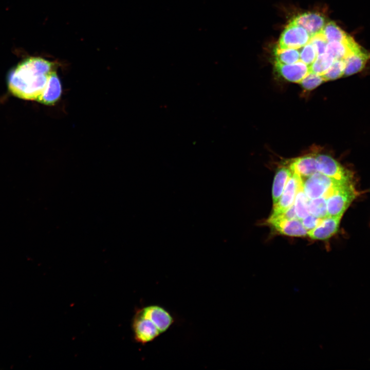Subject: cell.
<instances>
[{
	"mask_svg": "<svg viewBox=\"0 0 370 370\" xmlns=\"http://www.w3.org/2000/svg\"><path fill=\"white\" fill-rule=\"evenodd\" d=\"M55 66L53 63L39 57L25 59L9 73L10 91L21 99L38 101Z\"/></svg>",
	"mask_w": 370,
	"mask_h": 370,
	"instance_id": "1",
	"label": "cell"
},
{
	"mask_svg": "<svg viewBox=\"0 0 370 370\" xmlns=\"http://www.w3.org/2000/svg\"><path fill=\"white\" fill-rule=\"evenodd\" d=\"M309 214L319 218L328 216L326 199L323 197L310 199L308 202Z\"/></svg>",
	"mask_w": 370,
	"mask_h": 370,
	"instance_id": "21",
	"label": "cell"
},
{
	"mask_svg": "<svg viewBox=\"0 0 370 370\" xmlns=\"http://www.w3.org/2000/svg\"><path fill=\"white\" fill-rule=\"evenodd\" d=\"M174 321L172 314L159 305L144 307L136 311L133 320L134 338L142 344L152 341L165 332Z\"/></svg>",
	"mask_w": 370,
	"mask_h": 370,
	"instance_id": "2",
	"label": "cell"
},
{
	"mask_svg": "<svg viewBox=\"0 0 370 370\" xmlns=\"http://www.w3.org/2000/svg\"><path fill=\"white\" fill-rule=\"evenodd\" d=\"M334 60L326 52L318 55L316 60L309 66L310 72L323 75L329 68Z\"/></svg>",
	"mask_w": 370,
	"mask_h": 370,
	"instance_id": "20",
	"label": "cell"
},
{
	"mask_svg": "<svg viewBox=\"0 0 370 370\" xmlns=\"http://www.w3.org/2000/svg\"><path fill=\"white\" fill-rule=\"evenodd\" d=\"M324 81L322 75L310 72L299 83L304 89L310 90L316 88Z\"/></svg>",
	"mask_w": 370,
	"mask_h": 370,
	"instance_id": "24",
	"label": "cell"
},
{
	"mask_svg": "<svg viewBox=\"0 0 370 370\" xmlns=\"http://www.w3.org/2000/svg\"><path fill=\"white\" fill-rule=\"evenodd\" d=\"M292 173L288 167L283 166L278 170L274 176L272 195L273 205L279 201Z\"/></svg>",
	"mask_w": 370,
	"mask_h": 370,
	"instance_id": "16",
	"label": "cell"
},
{
	"mask_svg": "<svg viewBox=\"0 0 370 370\" xmlns=\"http://www.w3.org/2000/svg\"><path fill=\"white\" fill-rule=\"evenodd\" d=\"M301 180L303 191L309 199L321 197L326 199L337 189L348 184L337 181L318 172Z\"/></svg>",
	"mask_w": 370,
	"mask_h": 370,
	"instance_id": "3",
	"label": "cell"
},
{
	"mask_svg": "<svg viewBox=\"0 0 370 370\" xmlns=\"http://www.w3.org/2000/svg\"><path fill=\"white\" fill-rule=\"evenodd\" d=\"M62 91L61 81L54 70L49 75L45 87L38 101L46 105H53L60 99Z\"/></svg>",
	"mask_w": 370,
	"mask_h": 370,
	"instance_id": "12",
	"label": "cell"
},
{
	"mask_svg": "<svg viewBox=\"0 0 370 370\" xmlns=\"http://www.w3.org/2000/svg\"><path fill=\"white\" fill-rule=\"evenodd\" d=\"M298 49L279 48L274 50L275 62L284 64L294 63L300 60V52Z\"/></svg>",
	"mask_w": 370,
	"mask_h": 370,
	"instance_id": "19",
	"label": "cell"
},
{
	"mask_svg": "<svg viewBox=\"0 0 370 370\" xmlns=\"http://www.w3.org/2000/svg\"><path fill=\"white\" fill-rule=\"evenodd\" d=\"M311 38L306 29L290 21L281 34L276 47L300 49L308 43Z\"/></svg>",
	"mask_w": 370,
	"mask_h": 370,
	"instance_id": "6",
	"label": "cell"
},
{
	"mask_svg": "<svg viewBox=\"0 0 370 370\" xmlns=\"http://www.w3.org/2000/svg\"><path fill=\"white\" fill-rule=\"evenodd\" d=\"M300 180L299 176L294 173L292 174L279 201L273 205L269 217H274L283 213L294 203Z\"/></svg>",
	"mask_w": 370,
	"mask_h": 370,
	"instance_id": "7",
	"label": "cell"
},
{
	"mask_svg": "<svg viewBox=\"0 0 370 370\" xmlns=\"http://www.w3.org/2000/svg\"><path fill=\"white\" fill-rule=\"evenodd\" d=\"M309 43L314 47L317 50L318 55L326 52L328 42L325 38L322 32L312 36L310 39Z\"/></svg>",
	"mask_w": 370,
	"mask_h": 370,
	"instance_id": "25",
	"label": "cell"
},
{
	"mask_svg": "<svg viewBox=\"0 0 370 370\" xmlns=\"http://www.w3.org/2000/svg\"><path fill=\"white\" fill-rule=\"evenodd\" d=\"M359 45L353 38L346 42H330L326 52L335 60H345Z\"/></svg>",
	"mask_w": 370,
	"mask_h": 370,
	"instance_id": "15",
	"label": "cell"
},
{
	"mask_svg": "<svg viewBox=\"0 0 370 370\" xmlns=\"http://www.w3.org/2000/svg\"><path fill=\"white\" fill-rule=\"evenodd\" d=\"M315 157L318 172L340 182L353 183V173L344 168L331 156L319 154Z\"/></svg>",
	"mask_w": 370,
	"mask_h": 370,
	"instance_id": "5",
	"label": "cell"
},
{
	"mask_svg": "<svg viewBox=\"0 0 370 370\" xmlns=\"http://www.w3.org/2000/svg\"><path fill=\"white\" fill-rule=\"evenodd\" d=\"M274 217L287 219L298 218L297 216L294 204H293L291 206H290L289 208H288L283 213L279 214V215H278L275 217H272V218H274ZM269 218H270V217H269Z\"/></svg>",
	"mask_w": 370,
	"mask_h": 370,
	"instance_id": "27",
	"label": "cell"
},
{
	"mask_svg": "<svg viewBox=\"0 0 370 370\" xmlns=\"http://www.w3.org/2000/svg\"><path fill=\"white\" fill-rule=\"evenodd\" d=\"M300 48V60L310 66L318 56L316 49L309 42Z\"/></svg>",
	"mask_w": 370,
	"mask_h": 370,
	"instance_id": "23",
	"label": "cell"
},
{
	"mask_svg": "<svg viewBox=\"0 0 370 370\" xmlns=\"http://www.w3.org/2000/svg\"><path fill=\"white\" fill-rule=\"evenodd\" d=\"M345 63L344 60H335L327 71L322 75L324 81L338 79L344 76Z\"/></svg>",
	"mask_w": 370,
	"mask_h": 370,
	"instance_id": "22",
	"label": "cell"
},
{
	"mask_svg": "<svg viewBox=\"0 0 370 370\" xmlns=\"http://www.w3.org/2000/svg\"><path fill=\"white\" fill-rule=\"evenodd\" d=\"M369 59L370 53L359 46L344 60L343 76H351L360 71Z\"/></svg>",
	"mask_w": 370,
	"mask_h": 370,
	"instance_id": "13",
	"label": "cell"
},
{
	"mask_svg": "<svg viewBox=\"0 0 370 370\" xmlns=\"http://www.w3.org/2000/svg\"><path fill=\"white\" fill-rule=\"evenodd\" d=\"M276 71L286 80L295 83H299L310 72L309 66L299 60L290 64L275 62Z\"/></svg>",
	"mask_w": 370,
	"mask_h": 370,
	"instance_id": "11",
	"label": "cell"
},
{
	"mask_svg": "<svg viewBox=\"0 0 370 370\" xmlns=\"http://www.w3.org/2000/svg\"><path fill=\"white\" fill-rule=\"evenodd\" d=\"M323 218H318L311 214H309L304 218L300 219L303 226L307 230H310L317 226Z\"/></svg>",
	"mask_w": 370,
	"mask_h": 370,
	"instance_id": "26",
	"label": "cell"
},
{
	"mask_svg": "<svg viewBox=\"0 0 370 370\" xmlns=\"http://www.w3.org/2000/svg\"><path fill=\"white\" fill-rule=\"evenodd\" d=\"M291 22L302 26L311 37L322 32L326 23L324 16L317 12H305L292 19Z\"/></svg>",
	"mask_w": 370,
	"mask_h": 370,
	"instance_id": "9",
	"label": "cell"
},
{
	"mask_svg": "<svg viewBox=\"0 0 370 370\" xmlns=\"http://www.w3.org/2000/svg\"><path fill=\"white\" fill-rule=\"evenodd\" d=\"M322 33L328 42H346L352 38L332 21L325 24Z\"/></svg>",
	"mask_w": 370,
	"mask_h": 370,
	"instance_id": "17",
	"label": "cell"
},
{
	"mask_svg": "<svg viewBox=\"0 0 370 370\" xmlns=\"http://www.w3.org/2000/svg\"><path fill=\"white\" fill-rule=\"evenodd\" d=\"M267 223L283 235L294 237L307 235L308 231L298 218L287 219L277 217L268 218Z\"/></svg>",
	"mask_w": 370,
	"mask_h": 370,
	"instance_id": "8",
	"label": "cell"
},
{
	"mask_svg": "<svg viewBox=\"0 0 370 370\" xmlns=\"http://www.w3.org/2000/svg\"><path fill=\"white\" fill-rule=\"evenodd\" d=\"M342 216H328L323 218L317 226L307 231V235L317 240L329 238L337 232Z\"/></svg>",
	"mask_w": 370,
	"mask_h": 370,
	"instance_id": "10",
	"label": "cell"
},
{
	"mask_svg": "<svg viewBox=\"0 0 370 370\" xmlns=\"http://www.w3.org/2000/svg\"><path fill=\"white\" fill-rule=\"evenodd\" d=\"M357 195L353 183L337 189L326 198L328 216H342Z\"/></svg>",
	"mask_w": 370,
	"mask_h": 370,
	"instance_id": "4",
	"label": "cell"
},
{
	"mask_svg": "<svg viewBox=\"0 0 370 370\" xmlns=\"http://www.w3.org/2000/svg\"><path fill=\"white\" fill-rule=\"evenodd\" d=\"M309 200V199L303 191L301 178L293 203L298 219H301L309 214L308 210Z\"/></svg>",
	"mask_w": 370,
	"mask_h": 370,
	"instance_id": "18",
	"label": "cell"
},
{
	"mask_svg": "<svg viewBox=\"0 0 370 370\" xmlns=\"http://www.w3.org/2000/svg\"><path fill=\"white\" fill-rule=\"evenodd\" d=\"M288 168L292 173L302 179L318 172L316 157L310 155L295 158L290 163Z\"/></svg>",
	"mask_w": 370,
	"mask_h": 370,
	"instance_id": "14",
	"label": "cell"
}]
</instances>
